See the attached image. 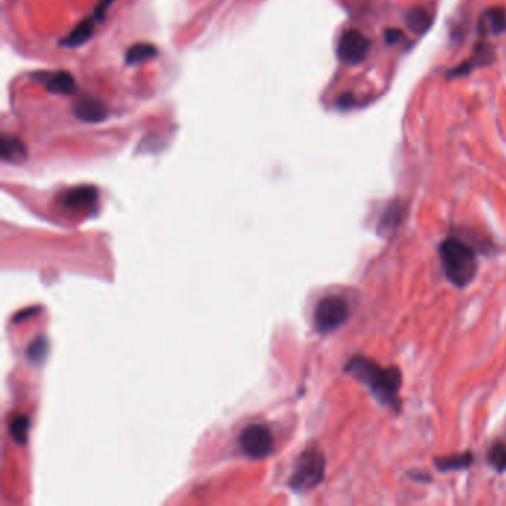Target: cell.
Wrapping results in <instances>:
<instances>
[{
  "instance_id": "6da1fadb",
  "label": "cell",
  "mask_w": 506,
  "mask_h": 506,
  "mask_svg": "<svg viewBox=\"0 0 506 506\" xmlns=\"http://www.w3.org/2000/svg\"><path fill=\"white\" fill-rule=\"evenodd\" d=\"M344 371L351 374L354 379L363 383L370 389L373 397L382 406L399 411V389L402 383V375L397 367H382L375 361L356 355L348 361Z\"/></svg>"
},
{
  "instance_id": "7a4b0ae2",
  "label": "cell",
  "mask_w": 506,
  "mask_h": 506,
  "mask_svg": "<svg viewBox=\"0 0 506 506\" xmlns=\"http://www.w3.org/2000/svg\"><path fill=\"white\" fill-rule=\"evenodd\" d=\"M440 257L445 277L453 285L462 288L472 282L478 262L468 243L457 238H447L440 247Z\"/></svg>"
},
{
  "instance_id": "3957f363",
  "label": "cell",
  "mask_w": 506,
  "mask_h": 506,
  "mask_svg": "<svg viewBox=\"0 0 506 506\" xmlns=\"http://www.w3.org/2000/svg\"><path fill=\"white\" fill-rule=\"evenodd\" d=\"M325 459L318 450H308L303 453L290 478V486L296 491H308L324 480Z\"/></svg>"
},
{
  "instance_id": "277c9868",
  "label": "cell",
  "mask_w": 506,
  "mask_h": 506,
  "mask_svg": "<svg viewBox=\"0 0 506 506\" xmlns=\"http://www.w3.org/2000/svg\"><path fill=\"white\" fill-rule=\"evenodd\" d=\"M349 318V306L339 296H328L318 303L315 311V325L318 331L331 332L342 327Z\"/></svg>"
},
{
  "instance_id": "5b68a950",
  "label": "cell",
  "mask_w": 506,
  "mask_h": 506,
  "mask_svg": "<svg viewBox=\"0 0 506 506\" xmlns=\"http://www.w3.org/2000/svg\"><path fill=\"white\" fill-rule=\"evenodd\" d=\"M371 43L366 35L355 28H349L342 33L337 43V56L344 64H361L368 55Z\"/></svg>"
},
{
  "instance_id": "8992f818",
  "label": "cell",
  "mask_w": 506,
  "mask_h": 506,
  "mask_svg": "<svg viewBox=\"0 0 506 506\" xmlns=\"http://www.w3.org/2000/svg\"><path fill=\"white\" fill-rule=\"evenodd\" d=\"M242 452L251 459H263L273 448V435L265 425H250L239 437Z\"/></svg>"
},
{
  "instance_id": "52a82bcc",
  "label": "cell",
  "mask_w": 506,
  "mask_h": 506,
  "mask_svg": "<svg viewBox=\"0 0 506 506\" xmlns=\"http://www.w3.org/2000/svg\"><path fill=\"white\" fill-rule=\"evenodd\" d=\"M35 78L54 95H71L76 91V80L68 71H43Z\"/></svg>"
},
{
  "instance_id": "ba28073f",
  "label": "cell",
  "mask_w": 506,
  "mask_h": 506,
  "mask_svg": "<svg viewBox=\"0 0 506 506\" xmlns=\"http://www.w3.org/2000/svg\"><path fill=\"white\" fill-rule=\"evenodd\" d=\"M407 215V204L399 199L392 200L390 204L385 208L378 230L379 234L383 236H392L397 230L401 227V224L406 220Z\"/></svg>"
},
{
  "instance_id": "9c48e42d",
  "label": "cell",
  "mask_w": 506,
  "mask_h": 506,
  "mask_svg": "<svg viewBox=\"0 0 506 506\" xmlns=\"http://www.w3.org/2000/svg\"><path fill=\"white\" fill-rule=\"evenodd\" d=\"M493 47L488 45V43L486 42H480L478 45L475 47L474 49V54L469 60H466L465 63H462L459 67L453 68L450 73H448V78H460V76H465V75H469L472 70L475 68H480V67H484L487 64H490L491 61H493Z\"/></svg>"
},
{
  "instance_id": "30bf717a",
  "label": "cell",
  "mask_w": 506,
  "mask_h": 506,
  "mask_svg": "<svg viewBox=\"0 0 506 506\" xmlns=\"http://www.w3.org/2000/svg\"><path fill=\"white\" fill-rule=\"evenodd\" d=\"M97 196V189L91 186L75 187L61 196V205L71 211H85L95 204Z\"/></svg>"
},
{
  "instance_id": "8fae6325",
  "label": "cell",
  "mask_w": 506,
  "mask_h": 506,
  "mask_svg": "<svg viewBox=\"0 0 506 506\" xmlns=\"http://www.w3.org/2000/svg\"><path fill=\"white\" fill-rule=\"evenodd\" d=\"M73 113H75V116L82 122L98 124V122H103L107 118V107L103 101H100L92 97H86V98L79 100L75 104Z\"/></svg>"
},
{
  "instance_id": "7c38bea8",
  "label": "cell",
  "mask_w": 506,
  "mask_h": 506,
  "mask_svg": "<svg viewBox=\"0 0 506 506\" xmlns=\"http://www.w3.org/2000/svg\"><path fill=\"white\" fill-rule=\"evenodd\" d=\"M478 30L481 35H500L506 30V9L488 8L480 17Z\"/></svg>"
},
{
  "instance_id": "4fadbf2b",
  "label": "cell",
  "mask_w": 506,
  "mask_h": 506,
  "mask_svg": "<svg viewBox=\"0 0 506 506\" xmlns=\"http://www.w3.org/2000/svg\"><path fill=\"white\" fill-rule=\"evenodd\" d=\"M94 35V21L86 18L83 21H80L73 30H71L63 40H61V47L66 48H78L83 43L88 42L91 39V36Z\"/></svg>"
},
{
  "instance_id": "5bb4252c",
  "label": "cell",
  "mask_w": 506,
  "mask_h": 506,
  "mask_svg": "<svg viewBox=\"0 0 506 506\" xmlns=\"http://www.w3.org/2000/svg\"><path fill=\"white\" fill-rule=\"evenodd\" d=\"M0 156L8 162H20L27 157L25 144L13 135H4L2 146H0Z\"/></svg>"
},
{
  "instance_id": "9a60e30c",
  "label": "cell",
  "mask_w": 506,
  "mask_h": 506,
  "mask_svg": "<svg viewBox=\"0 0 506 506\" xmlns=\"http://www.w3.org/2000/svg\"><path fill=\"white\" fill-rule=\"evenodd\" d=\"M406 24L416 35H425L432 25V16L421 6H414L406 13Z\"/></svg>"
},
{
  "instance_id": "2e32d148",
  "label": "cell",
  "mask_w": 506,
  "mask_h": 506,
  "mask_svg": "<svg viewBox=\"0 0 506 506\" xmlns=\"http://www.w3.org/2000/svg\"><path fill=\"white\" fill-rule=\"evenodd\" d=\"M472 464H474V454L469 453V452L462 453V454H452V456H444V457H437L435 459V466L441 472L466 469Z\"/></svg>"
},
{
  "instance_id": "e0dca14e",
  "label": "cell",
  "mask_w": 506,
  "mask_h": 506,
  "mask_svg": "<svg viewBox=\"0 0 506 506\" xmlns=\"http://www.w3.org/2000/svg\"><path fill=\"white\" fill-rule=\"evenodd\" d=\"M156 55H157L156 47L150 45V43L141 42V43H135V45H133L128 49L125 61L128 66H137V64L146 63L147 60L155 59Z\"/></svg>"
},
{
  "instance_id": "ac0fdd59",
  "label": "cell",
  "mask_w": 506,
  "mask_h": 506,
  "mask_svg": "<svg viewBox=\"0 0 506 506\" xmlns=\"http://www.w3.org/2000/svg\"><path fill=\"white\" fill-rule=\"evenodd\" d=\"M488 464L498 472H506V442L496 441L487 453Z\"/></svg>"
},
{
  "instance_id": "d6986e66",
  "label": "cell",
  "mask_w": 506,
  "mask_h": 506,
  "mask_svg": "<svg viewBox=\"0 0 506 506\" xmlns=\"http://www.w3.org/2000/svg\"><path fill=\"white\" fill-rule=\"evenodd\" d=\"M28 428H30V423H28V418L25 416H17L13 421L11 422L9 426V433L11 437L16 440L18 444H24L27 441V432Z\"/></svg>"
},
{
  "instance_id": "ffe728a7",
  "label": "cell",
  "mask_w": 506,
  "mask_h": 506,
  "mask_svg": "<svg viewBox=\"0 0 506 506\" xmlns=\"http://www.w3.org/2000/svg\"><path fill=\"white\" fill-rule=\"evenodd\" d=\"M47 354V342L43 339H37L33 342V344L28 348V356L33 361V363H39L42 358Z\"/></svg>"
},
{
  "instance_id": "44dd1931",
  "label": "cell",
  "mask_w": 506,
  "mask_h": 506,
  "mask_svg": "<svg viewBox=\"0 0 506 506\" xmlns=\"http://www.w3.org/2000/svg\"><path fill=\"white\" fill-rule=\"evenodd\" d=\"M112 4H113V0H100V4L97 5V8H95V11H94L95 20L103 21V20H104V16H106V12H107V9L112 6Z\"/></svg>"
},
{
  "instance_id": "7402d4cb",
  "label": "cell",
  "mask_w": 506,
  "mask_h": 506,
  "mask_svg": "<svg viewBox=\"0 0 506 506\" xmlns=\"http://www.w3.org/2000/svg\"><path fill=\"white\" fill-rule=\"evenodd\" d=\"M401 37H402V33H401V30H398V28H387V30L385 32V40L387 43H390V45H394V43H397Z\"/></svg>"
}]
</instances>
